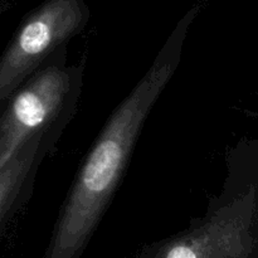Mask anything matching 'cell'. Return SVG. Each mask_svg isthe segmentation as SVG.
Here are the masks:
<instances>
[{
	"instance_id": "obj_3",
	"label": "cell",
	"mask_w": 258,
	"mask_h": 258,
	"mask_svg": "<svg viewBox=\"0 0 258 258\" xmlns=\"http://www.w3.org/2000/svg\"><path fill=\"white\" fill-rule=\"evenodd\" d=\"M248 113L251 116H256V117H258V112H248Z\"/></svg>"
},
{
	"instance_id": "obj_2",
	"label": "cell",
	"mask_w": 258,
	"mask_h": 258,
	"mask_svg": "<svg viewBox=\"0 0 258 258\" xmlns=\"http://www.w3.org/2000/svg\"><path fill=\"white\" fill-rule=\"evenodd\" d=\"M165 258H198L194 249L185 242H179L169 248L166 252Z\"/></svg>"
},
{
	"instance_id": "obj_1",
	"label": "cell",
	"mask_w": 258,
	"mask_h": 258,
	"mask_svg": "<svg viewBox=\"0 0 258 258\" xmlns=\"http://www.w3.org/2000/svg\"><path fill=\"white\" fill-rule=\"evenodd\" d=\"M203 2L191 7L176 23L145 75L103 126L66 198L58 219L53 258H71L78 252L105 213L149 113L179 67L184 43Z\"/></svg>"
}]
</instances>
